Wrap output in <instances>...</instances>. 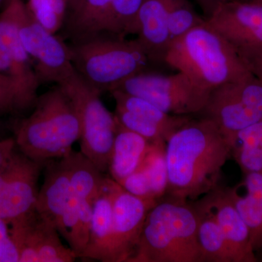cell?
<instances>
[{
    "label": "cell",
    "mask_w": 262,
    "mask_h": 262,
    "mask_svg": "<svg viewBox=\"0 0 262 262\" xmlns=\"http://www.w3.org/2000/svg\"><path fill=\"white\" fill-rule=\"evenodd\" d=\"M0 262H19L18 251L10 232L8 222L0 218Z\"/></svg>",
    "instance_id": "cell-33"
},
{
    "label": "cell",
    "mask_w": 262,
    "mask_h": 262,
    "mask_svg": "<svg viewBox=\"0 0 262 262\" xmlns=\"http://www.w3.org/2000/svg\"><path fill=\"white\" fill-rule=\"evenodd\" d=\"M23 98L14 80L0 73V113L25 111Z\"/></svg>",
    "instance_id": "cell-31"
},
{
    "label": "cell",
    "mask_w": 262,
    "mask_h": 262,
    "mask_svg": "<svg viewBox=\"0 0 262 262\" xmlns=\"http://www.w3.org/2000/svg\"><path fill=\"white\" fill-rule=\"evenodd\" d=\"M3 124H2V122H0V140H2V139H5V137H3ZM8 138V137H6Z\"/></svg>",
    "instance_id": "cell-37"
},
{
    "label": "cell",
    "mask_w": 262,
    "mask_h": 262,
    "mask_svg": "<svg viewBox=\"0 0 262 262\" xmlns=\"http://www.w3.org/2000/svg\"><path fill=\"white\" fill-rule=\"evenodd\" d=\"M113 90L144 98L170 115L188 116L203 112L211 93L181 72L171 75L141 72Z\"/></svg>",
    "instance_id": "cell-8"
},
{
    "label": "cell",
    "mask_w": 262,
    "mask_h": 262,
    "mask_svg": "<svg viewBox=\"0 0 262 262\" xmlns=\"http://www.w3.org/2000/svg\"><path fill=\"white\" fill-rule=\"evenodd\" d=\"M113 0H79L69 10L64 25L74 42L102 34Z\"/></svg>",
    "instance_id": "cell-21"
},
{
    "label": "cell",
    "mask_w": 262,
    "mask_h": 262,
    "mask_svg": "<svg viewBox=\"0 0 262 262\" xmlns=\"http://www.w3.org/2000/svg\"><path fill=\"white\" fill-rule=\"evenodd\" d=\"M165 63L209 92L252 74L234 46L206 21L170 44Z\"/></svg>",
    "instance_id": "cell-2"
},
{
    "label": "cell",
    "mask_w": 262,
    "mask_h": 262,
    "mask_svg": "<svg viewBox=\"0 0 262 262\" xmlns=\"http://www.w3.org/2000/svg\"><path fill=\"white\" fill-rule=\"evenodd\" d=\"M113 181L106 177L95 199L87 246L80 258L110 262L113 225Z\"/></svg>",
    "instance_id": "cell-17"
},
{
    "label": "cell",
    "mask_w": 262,
    "mask_h": 262,
    "mask_svg": "<svg viewBox=\"0 0 262 262\" xmlns=\"http://www.w3.org/2000/svg\"><path fill=\"white\" fill-rule=\"evenodd\" d=\"M34 108L14 127L17 148L36 161L63 158L81 135L80 120L70 96L57 84L38 96Z\"/></svg>",
    "instance_id": "cell-3"
},
{
    "label": "cell",
    "mask_w": 262,
    "mask_h": 262,
    "mask_svg": "<svg viewBox=\"0 0 262 262\" xmlns=\"http://www.w3.org/2000/svg\"><path fill=\"white\" fill-rule=\"evenodd\" d=\"M248 1L262 2V0H248Z\"/></svg>",
    "instance_id": "cell-39"
},
{
    "label": "cell",
    "mask_w": 262,
    "mask_h": 262,
    "mask_svg": "<svg viewBox=\"0 0 262 262\" xmlns=\"http://www.w3.org/2000/svg\"><path fill=\"white\" fill-rule=\"evenodd\" d=\"M236 50L250 72L262 80V45Z\"/></svg>",
    "instance_id": "cell-34"
},
{
    "label": "cell",
    "mask_w": 262,
    "mask_h": 262,
    "mask_svg": "<svg viewBox=\"0 0 262 262\" xmlns=\"http://www.w3.org/2000/svg\"><path fill=\"white\" fill-rule=\"evenodd\" d=\"M192 203L196 215V235L203 262H235L216 219L203 198Z\"/></svg>",
    "instance_id": "cell-20"
},
{
    "label": "cell",
    "mask_w": 262,
    "mask_h": 262,
    "mask_svg": "<svg viewBox=\"0 0 262 262\" xmlns=\"http://www.w3.org/2000/svg\"><path fill=\"white\" fill-rule=\"evenodd\" d=\"M144 0H113L103 32L117 37L135 34L138 13Z\"/></svg>",
    "instance_id": "cell-26"
},
{
    "label": "cell",
    "mask_w": 262,
    "mask_h": 262,
    "mask_svg": "<svg viewBox=\"0 0 262 262\" xmlns=\"http://www.w3.org/2000/svg\"><path fill=\"white\" fill-rule=\"evenodd\" d=\"M151 144L145 138L117 123L108 163L110 177L119 183L140 168Z\"/></svg>",
    "instance_id": "cell-19"
},
{
    "label": "cell",
    "mask_w": 262,
    "mask_h": 262,
    "mask_svg": "<svg viewBox=\"0 0 262 262\" xmlns=\"http://www.w3.org/2000/svg\"><path fill=\"white\" fill-rule=\"evenodd\" d=\"M29 14L48 32L56 34L63 27L69 11V0H28Z\"/></svg>",
    "instance_id": "cell-28"
},
{
    "label": "cell",
    "mask_w": 262,
    "mask_h": 262,
    "mask_svg": "<svg viewBox=\"0 0 262 262\" xmlns=\"http://www.w3.org/2000/svg\"><path fill=\"white\" fill-rule=\"evenodd\" d=\"M232 146L207 117L191 118L166 142L168 184L165 195L179 201L200 199L220 186Z\"/></svg>",
    "instance_id": "cell-1"
},
{
    "label": "cell",
    "mask_w": 262,
    "mask_h": 262,
    "mask_svg": "<svg viewBox=\"0 0 262 262\" xmlns=\"http://www.w3.org/2000/svg\"><path fill=\"white\" fill-rule=\"evenodd\" d=\"M46 165L15 147L0 166V218L10 225L35 208L38 182Z\"/></svg>",
    "instance_id": "cell-11"
},
{
    "label": "cell",
    "mask_w": 262,
    "mask_h": 262,
    "mask_svg": "<svg viewBox=\"0 0 262 262\" xmlns=\"http://www.w3.org/2000/svg\"><path fill=\"white\" fill-rule=\"evenodd\" d=\"M75 105L81 127L80 148L100 171L108 172L117 122L101 99V94L75 72L61 84Z\"/></svg>",
    "instance_id": "cell-6"
},
{
    "label": "cell",
    "mask_w": 262,
    "mask_h": 262,
    "mask_svg": "<svg viewBox=\"0 0 262 262\" xmlns=\"http://www.w3.org/2000/svg\"><path fill=\"white\" fill-rule=\"evenodd\" d=\"M2 7L0 73L9 76L16 82L27 110L35 105L40 83L19 35V22L26 3L23 0H4Z\"/></svg>",
    "instance_id": "cell-9"
},
{
    "label": "cell",
    "mask_w": 262,
    "mask_h": 262,
    "mask_svg": "<svg viewBox=\"0 0 262 262\" xmlns=\"http://www.w3.org/2000/svg\"><path fill=\"white\" fill-rule=\"evenodd\" d=\"M171 0H144L136 22L135 34L150 62L165 63L170 47L168 13Z\"/></svg>",
    "instance_id": "cell-16"
},
{
    "label": "cell",
    "mask_w": 262,
    "mask_h": 262,
    "mask_svg": "<svg viewBox=\"0 0 262 262\" xmlns=\"http://www.w3.org/2000/svg\"><path fill=\"white\" fill-rule=\"evenodd\" d=\"M70 198V178L64 158L46 162L44 181L36 209L56 227Z\"/></svg>",
    "instance_id": "cell-18"
},
{
    "label": "cell",
    "mask_w": 262,
    "mask_h": 262,
    "mask_svg": "<svg viewBox=\"0 0 262 262\" xmlns=\"http://www.w3.org/2000/svg\"><path fill=\"white\" fill-rule=\"evenodd\" d=\"M206 22L235 49L262 45V2L230 0Z\"/></svg>",
    "instance_id": "cell-14"
},
{
    "label": "cell",
    "mask_w": 262,
    "mask_h": 262,
    "mask_svg": "<svg viewBox=\"0 0 262 262\" xmlns=\"http://www.w3.org/2000/svg\"><path fill=\"white\" fill-rule=\"evenodd\" d=\"M201 115L215 122L232 148L239 132L262 120V80L251 74L215 88Z\"/></svg>",
    "instance_id": "cell-7"
},
{
    "label": "cell",
    "mask_w": 262,
    "mask_h": 262,
    "mask_svg": "<svg viewBox=\"0 0 262 262\" xmlns=\"http://www.w3.org/2000/svg\"><path fill=\"white\" fill-rule=\"evenodd\" d=\"M113 225L110 262H129L139 244L148 212L155 200L130 194L113 181Z\"/></svg>",
    "instance_id": "cell-13"
},
{
    "label": "cell",
    "mask_w": 262,
    "mask_h": 262,
    "mask_svg": "<svg viewBox=\"0 0 262 262\" xmlns=\"http://www.w3.org/2000/svg\"><path fill=\"white\" fill-rule=\"evenodd\" d=\"M202 198L214 214L235 262H256L249 229L236 208L229 187L220 186Z\"/></svg>",
    "instance_id": "cell-15"
},
{
    "label": "cell",
    "mask_w": 262,
    "mask_h": 262,
    "mask_svg": "<svg viewBox=\"0 0 262 262\" xmlns=\"http://www.w3.org/2000/svg\"><path fill=\"white\" fill-rule=\"evenodd\" d=\"M70 48L76 72L101 94L145 72L150 62L137 39L105 33L73 42Z\"/></svg>",
    "instance_id": "cell-5"
},
{
    "label": "cell",
    "mask_w": 262,
    "mask_h": 262,
    "mask_svg": "<svg viewBox=\"0 0 262 262\" xmlns=\"http://www.w3.org/2000/svg\"><path fill=\"white\" fill-rule=\"evenodd\" d=\"M115 116L119 125L143 136L150 142H167L170 137L166 131L156 124L124 108L116 106Z\"/></svg>",
    "instance_id": "cell-30"
},
{
    "label": "cell",
    "mask_w": 262,
    "mask_h": 262,
    "mask_svg": "<svg viewBox=\"0 0 262 262\" xmlns=\"http://www.w3.org/2000/svg\"><path fill=\"white\" fill-rule=\"evenodd\" d=\"M165 146L166 142L163 141L151 142L142 164L149 177L153 196L157 201L165 196L168 188V165Z\"/></svg>",
    "instance_id": "cell-27"
},
{
    "label": "cell",
    "mask_w": 262,
    "mask_h": 262,
    "mask_svg": "<svg viewBox=\"0 0 262 262\" xmlns=\"http://www.w3.org/2000/svg\"><path fill=\"white\" fill-rule=\"evenodd\" d=\"M205 21L206 18H202L196 13L188 0H171L168 13V29L171 43Z\"/></svg>",
    "instance_id": "cell-29"
},
{
    "label": "cell",
    "mask_w": 262,
    "mask_h": 262,
    "mask_svg": "<svg viewBox=\"0 0 262 262\" xmlns=\"http://www.w3.org/2000/svg\"><path fill=\"white\" fill-rule=\"evenodd\" d=\"M196 227L190 202L161 198L148 212L129 262H203Z\"/></svg>",
    "instance_id": "cell-4"
},
{
    "label": "cell",
    "mask_w": 262,
    "mask_h": 262,
    "mask_svg": "<svg viewBox=\"0 0 262 262\" xmlns=\"http://www.w3.org/2000/svg\"><path fill=\"white\" fill-rule=\"evenodd\" d=\"M19 262H72L77 256L62 244L58 229L36 209L10 224Z\"/></svg>",
    "instance_id": "cell-12"
},
{
    "label": "cell",
    "mask_w": 262,
    "mask_h": 262,
    "mask_svg": "<svg viewBox=\"0 0 262 262\" xmlns=\"http://www.w3.org/2000/svg\"><path fill=\"white\" fill-rule=\"evenodd\" d=\"M110 94L115 99L117 107L124 108L156 124L170 136L191 119L188 115H174L165 113L144 98L118 90H113L110 91Z\"/></svg>",
    "instance_id": "cell-24"
},
{
    "label": "cell",
    "mask_w": 262,
    "mask_h": 262,
    "mask_svg": "<svg viewBox=\"0 0 262 262\" xmlns=\"http://www.w3.org/2000/svg\"><path fill=\"white\" fill-rule=\"evenodd\" d=\"M232 155L245 175H262V120L237 134Z\"/></svg>",
    "instance_id": "cell-25"
},
{
    "label": "cell",
    "mask_w": 262,
    "mask_h": 262,
    "mask_svg": "<svg viewBox=\"0 0 262 262\" xmlns=\"http://www.w3.org/2000/svg\"><path fill=\"white\" fill-rule=\"evenodd\" d=\"M3 3H4V0H0V8L3 6Z\"/></svg>",
    "instance_id": "cell-38"
},
{
    "label": "cell",
    "mask_w": 262,
    "mask_h": 262,
    "mask_svg": "<svg viewBox=\"0 0 262 262\" xmlns=\"http://www.w3.org/2000/svg\"><path fill=\"white\" fill-rule=\"evenodd\" d=\"M69 171L70 192L75 198L94 203L106 176L81 151L63 157Z\"/></svg>",
    "instance_id": "cell-23"
},
{
    "label": "cell",
    "mask_w": 262,
    "mask_h": 262,
    "mask_svg": "<svg viewBox=\"0 0 262 262\" xmlns=\"http://www.w3.org/2000/svg\"><path fill=\"white\" fill-rule=\"evenodd\" d=\"M16 147L14 137L5 138L0 140V166L9 158Z\"/></svg>",
    "instance_id": "cell-35"
},
{
    "label": "cell",
    "mask_w": 262,
    "mask_h": 262,
    "mask_svg": "<svg viewBox=\"0 0 262 262\" xmlns=\"http://www.w3.org/2000/svg\"><path fill=\"white\" fill-rule=\"evenodd\" d=\"M196 3L200 5L206 18H208L221 5L225 4L230 0H195Z\"/></svg>",
    "instance_id": "cell-36"
},
{
    "label": "cell",
    "mask_w": 262,
    "mask_h": 262,
    "mask_svg": "<svg viewBox=\"0 0 262 262\" xmlns=\"http://www.w3.org/2000/svg\"><path fill=\"white\" fill-rule=\"evenodd\" d=\"M247 193L241 196L235 188H229L231 196L248 228L254 252L262 250V175L248 173L244 182Z\"/></svg>",
    "instance_id": "cell-22"
},
{
    "label": "cell",
    "mask_w": 262,
    "mask_h": 262,
    "mask_svg": "<svg viewBox=\"0 0 262 262\" xmlns=\"http://www.w3.org/2000/svg\"><path fill=\"white\" fill-rule=\"evenodd\" d=\"M18 30L40 84H61L75 73L70 46L37 23L29 14L27 5Z\"/></svg>",
    "instance_id": "cell-10"
},
{
    "label": "cell",
    "mask_w": 262,
    "mask_h": 262,
    "mask_svg": "<svg viewBox=\"0 0 262 262\" xmlns=\"http://www.w3.org/2000/svg\"><path fill=\"white\" fill-rule=\"evenodd\" d=\"M118 184L134 195L144 199L155 200L151 192L149 177L142 165Z\"/></svg>",
    "instance_id": "cell-32"
}]
</instances>
